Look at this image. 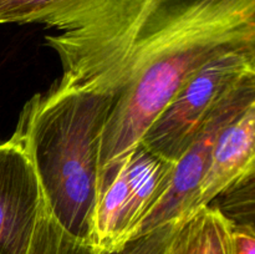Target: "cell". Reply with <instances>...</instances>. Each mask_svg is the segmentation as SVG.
Returning <instances> with one entry per match:
<instances>
[{"label": "cell", "mask_w": 255, "mask_h": 254, "mask_svg": "<svg viewBox=\"0 0 255 254\" xmlns=\"http://www.w3.org/2000/svg\"><path fill=\"white\" fill-rule=\"evenodd\" d=\"M51 29L56 84L116 97L100 173L139 146L201 67L231 54L255 60V0H79Z\"/></svg>", "instance_id": "cell-1"}, {"label": "cell", "mask_w": 255, "mask_h": 254, "mask_svg": "<svg viewBox=\"0 0 255 254\" xmlns=\"http://www.w3.org/2000/svg\"><path fill=\"white\" fill-rule=\"evenodd\" d=\"M116 97L55 84L32 96L14 134L26 149L47 209L90 242L100 188V147Z\"/></svg>", "instance_id": "cell-2"}, {"label": "cell", "mask_w": 255, "mask_h": 254, "mask_svg": "<svg viewBox=\"0 0 255 254\" xmlns=\"http://www.w3.org/2000/svg\"><path fill=\"white\" fill-rule=\"evenodd\" d=\"M251 70H255V60L239 54L226 55L204 65L167 104L139 144L177 163L217 102Z\"/></svg>", "instance_id": "cell-3"}, {"label": "cell", "mask_w": 255, "mask_h": 254, "mask_svg": "<svg viewBox=\"0 0 255 254\" xmlns=\"http://www.w3.org/2000/svg\"><path fill=\"white\" fill-rule=\"evenodd\" d=\"M255 102V70L247 71L221 97L187 151L174 167L163 198L147 216L137 237L171 222H181L197 211L199 184L222 132Z\"/></svg>", "instance_id": "cell-4"}, {"label": "cell", "mask_w": 255, "mask_h": 254, "mask_svg": "<svg viewBox=\"0 0 255 254\" xmlns=\"http://www.w3.org/2000/svg\"><path fill=\"white\" fill-rule=\"evenodd\" d=\"M41 186L21 142L0 143V254H27L44 207Z\"/></svg>", "instance_id": "cell-5"}, {"label": "cell", "mask_w": 255, "mask_h": 254, "mask_svg": "<svg viewBox=\"0 0 255 254\" xmlns=\"http://www.w3.org/2000/svg\"><path fill=\"white\" fill-rule=\"evenodd\" d=\"M255 173V102L219 136L199 184L197 209Z\"/></svg>", "instance_id": "cell-6"}, {"label": "cell", "mask_w": 255, "mask_h": 254, "mask_svg": "<svg viewBox=\"0 0 255 254\" xmlns=\"http://www.w3.org/2000/svg\"><path fill=\"white\" fill-rule=\"evenodd\" d=\"M129 206L131 196L125 157L100 173L99 197L90 237V243L97 251H119L132 241Z\"/></svg>", "instance_id": "cell-7"}, {"label": "cell", "mask_w": 255, "mask_h": 254, "mask_svg": "<svg viewBox=\"0 0 255 254\" xmlns=\"http://www.w3.org/2000/svg\"><path fill=\"white\" fill-rule=\"evenodd\" d=\"M176 163L169 162L139 144L126 156V174L131 196L129 223L132 239L139 227L166 194Z\"/></svg>", "instance_id": "cell-8"}, {"label": "cell", "mask_w": 255, "mask_h": 254, "mask_svg": "<svg viewBox=\"0 0 255 254\" xmlns=\"http://www.w3.org/2000/svg\"><path fill=\"white\" fill-rule=\"evenodd\" d=\"M227 218L213 206L197 209L182 221L164 254H216Z\"/></svg>", "instance_id": "cell-9"}, {"label": "cell", "mask_w": 255, "mask_h": 254, "mask_svg": "<svg viewBox=\"0 0 255 254\" xmlns=\"http://www.w3.org/2000/svg\"><path fill=\"white\" fill-rule=\"evenodd\" d=\"M89 241L79 238L52 217L44 203L27 254H100Z\"/></svg>", "instance_id": "cell-10"}, {"label": "cell", "mask_w": 255, "mask_h": 254, "mask_svg": "<svg viewBox=\"0 0 255 254\" xmlns=\"http://www.w3.org/2000/svg\"><path fill=\"white\" fill-rule=\"evenodd\" d=\"M79 0H0V24L37 22L51 26Z\"/></svg>", "instance_id": "cell-11"}, {"label": "cell", "mask_w": 255, "mask_h": 254, "mask_svg": "<svg viewBox=\"0 0 255 254\" xmlns=\"http://www.w3.org/2000/svg\"><path fill=\"white\" fill-rule=\"evenodd\" d=\"M209 206L218 209L232 223L255 228V173L219 194Z\"/></svg>", "instance_id": "cell-12"}, {"label": "cell", "mask_w": 255, "mask_h": 254, "mask_svg": "<svg viewBox=\"0 0 255 254\" xmlns=\"http://www.w3.org/2000/svg\"><path fill=\"white\" fill-rule=\"evenodd\" d=\"M181 222L166 223L132 239L119 251L101 252L100 254H164Z\"/></svg>", "instance_id": "cell-13"}, {"label": "cell", "mask_w": 255, "mask_h": 254, "mask_svg": "<svg viewBox=\"0 0 255 254\" xmlns=\"http://www.w3.org/2000/svg\"><path fill=\"white\" fill-rule=\"evenodd\" d=\"M231 236L234 254H255L254 227L231 222Z\"/></svg>", "instance_id": "cell-14"}, {"label": "cell", "mask_w": 255, "mask_h": 254, "mask_svg": "<svg viewBox=\"0 0 255 254\" xmlns=\"http://www.w3.org/2000/svg\"><path fill=\"white\" fill-rule=\"evenodd\" d=\"M216 254H234L233 253V244H232L231 236V222L227 219L226 224L222 228L221 234H219L218 244H217Z\"/></svg>", "instance_id": "cell-15"}]
</instances>
